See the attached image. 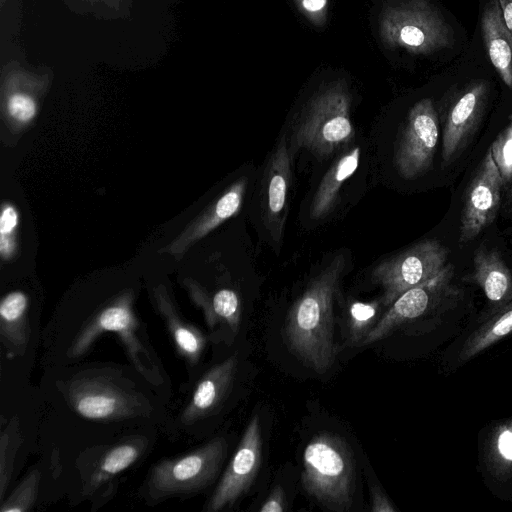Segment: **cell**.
I'll use <instances>...</instances> for the list:
<instances>
[{"label": "cell", "instance_id": "4", "mask_svg": "<svg viewBox=\"0 0 512 512\" xmlns=\"http://www.w3.org/2000/svg\"><path fill=\"white\" fill-rule=\"evenodd\" d=\"M350 108L351 97L343 83H331L318 91L292 130L291 156L306 149L315 157L326 159L347 147L355 137Z\"/></svg>", "mask_w": 512, "mask_h": 512}, {"label": "cell", "instance_id": "26", "mask_svg": "<svg viewBox=\"0 0 512 512\" xmlns=\"http://www.w3.org/2000/svg\"><path fill=\"white\" fill-rule=\"evenodd\" d=\"M385 307L380 299L352 301L346 309L345 345L364 346V342L382 317Z\"/></svg>", "mask_w": 512, "mask_h": 512}, {"label": "cell", "instance_id": "2", "mask_svg": "<svg viewBox=\"0 0 512 512\" xmlns=\"http://www.w3.org/2000/svg\"><path fill=\"white\" fill-rule=\"evenodd\" d=\"M135 292L125 290L99 306L72 331L64 341V360L83 356L103 333L112 332L119 337L135 369L151 385L165 383L159 359L153 352L144 328L133 309Z\"/></svg>", "mask_w": 512, "mask_h": 512}, {"label": "cell", "instance_id": "3", "mask_svg": "<svg viewBox=\"0 0 512 512\" xmlns=\"http://www.w3.org/2000/svg\"><path fill=\"white\" fill-rule=\"evenodd\" d=\"M301 483L328 510L349 511L355 490V459L348 442L328 431L315 434L303 452Z\"/></svg>", "mask_w": 512, "mask_h": 512}, {"label": "cell", "instance_id": "7", "mask_svg": "<svg viewBox=\"0 0 512 512\" xmlns=\"http://www.w3.org/2000/svg\"><path fill=\"white\" fill-rule=\"evenodd\" d=\"M227 450V440L216 437L187 454L159 461L146 478L145 499L154 504L201 492L215 481Z\"/></svg>", "mask_w": 512, "mask_h": 512}, {"label": "cell", "instance_id": "5", "mask_svg": "<svg viewBox=\"0 0 512 512\" xmlns=\"http://www.w3.org/2000/svg\"><path fill=\"white\" fill-rule=\"evenodd\" d=\"M67 402L91 420L115 421L150 416L153 405L136 384L109 369H86L65 384Z\"/></svg>", "mask_w": 512, "mask_h": 512}, {"label": "cell", "instance_id": "24", "mask_svg": "<svg viewBox=\"0 0 512 512\" xmlns=\"http://www.w3.org/2000/svg\"><path fill=\"white\" fill-rule=\"evenodd\" d=\"M28 306V296L20 290L7 293L0 302L1 341L13 355H23L29 343Z\"/></svg>", "mask_w": 512, "mask_h": 512}, {"label": "cell", "instance_id": "18", "mask_svg": "<svg viewBox=\"0 0 512 512\" xmlns=\"http://www.w3.org/2000/svg\"><path fill=\"white\" fill-rule=\"evenodd\" d=\"M152 298L176 351L190 368L196 367L206 348L207 337L199 328L184 319L165 285L155 286L152 289Z\"/></svg>", "mask_w": 512, "mask_h": 512}, {"label": "cell", "instance_id": "28", "mask_svg": "<svg viewBox=\"0 0 512 512\" xmlns=\"http://www.w3.org/2000/svg\"><path fill=\"white\" fill-rule=\"evenodd\" d=\"M21 442L18 419H11L2 431L0 438V498L4 500L5 491L10 483L14 458Z\"/></svg>", "mask_w": 512, "mask_h": 512}, {"label": "cell", "instance_id": "34", "mask_svg": "<svg viewBox=\"0 0 512 512\" xmlns=\"http://www.w3.org/2000/svg\"><path fill=\"white\" fill-rule=\"evenodd\" d=\"M371 511L373 512H395L397 507L389 497L377 486H371Z\"/></svg>", "mask_w": 512, "mask_h": 512}, {"label": "cell", "instance_id": "11", "mask_svg": "<svg viewBox=\"0 0 512 512\" xmlns=\"http://www.w3.org/2000/svg\"><path fill=\"white\" fill-rule=\"evenodd\" d=\"M489 83L474 79L452 89L442 108V158L450 163L466 147L483 117Z\"/></svg>", "mask_w": 512, "mask_h": 512}, {"label": "cell", "instance_id": "9", "mask_svg": "<svg viewBox=\"0 0 512 512\" xmlns=\"http://www.w3.org/2000/svg\"><path fill=\"white\" fill-rule=\"evenodd\" d=\"M449 254L440 241L425 239L379 262L371 278L382 288L384 307L387 309L405 291L439 273L447 264Z\"/></svg>", "mask_w": 512, "mask_h": 512}, {"label": "cell", "instance_id": "12", "mask_svg": "<svg viewBox=\"0 0 512 512\" xmlns=\"http://www.w3.org/2000/svg\"><path fill=\"white\" fill-rule=\"evenodd\" d=\"M262 433L258 415L248 422L240 443L204 510L217 512L233 506L251 487L262 462Z\"/></svg>", "mask_w": 512, "mask_h": 512}, {"label": "cell", "instance_id": "31", "mask_svg": "<svg viewBox=\"0 0 512 512\" xmlns=\"http://www.w3.org/2000/svg\"><path fill=\"white\" fill-rule=\"evenodd\" d=\"M19 226V212L16 206L4 201L1 206L0 215V237L17 238V229Z\"/></svg>", "mask_w": 512, "mask_h": 512}, {"label": "cell", "instance_id": "14", "mask_svg": "<svg viewBox=\"0 0 512 512\" xmlns=\"http://www.w3.org/2000/svg\"><path fill=\"white\" fill-rule=\"evenodd\" d=\"M291 159L284 135L270 154L262 176V222L272 241L277 245L281 243L288 214L292 183Z\"/></svg>", "mask_w": 512, "mask_h": 512}, {"label": "cell", "instance_id": "32", "mask_svg": "<svg viewBox=\"0 0 512 512\" xmlns=\"http://www.w3.org/2000/svg\"><path fill=\"white\" fill-rule=\"evenodd\" d=\"M301 13L314 25H322L326 20L328 0H295Z\"/></svg>", "mask_w": 512, "mask_h": 512}, {"label": "cell", "instance_id": "30", "mask_svg": "<svg viewBox=\"0 0 512 512\" xmlns=\"http://www.w3.org/2000/svg\"><path fill=\"white\" fill-rule=\"evenodd\" d=\"M490 150L505 183L512 181V114L505 128L497 135Z\"/></svg>", "mask_w": 512, "mask_h": 512}, {"label": "cell", "instance_id": "25", "mask_svg": "<svg viewBox=\"0 0 512 512\" xmlns=\"http://www.w3.org/2000/svg\"><path fill=\"white\" fill-rule=\"evenodd\" d=\"M512 333V300L503 308L481 318V323L462 344L457 361H470Z\"/></svg>", "mask_w": 512, "mask_h": 512}, {"label": "cell", "instance_id": "29", "mask_svg": "<svg viewBox=\"0 0 512 512\" xmlns=\"http://www.w3.org/2000/svg\"><path fill=\"white\" fill-rule=\"evenodd\" d=\"M40 472L35 469L28 473L12 493L1 502V512L29 511L37 497Z\"/></svg>", "mask_w": 512, "mask_h": 512}, {"label": "cell", "instance_id": "6", "mask_svg": "<svg viewBox=\"0 0 512 512\" xmlns=\"http://www.w3.org/2000/svg\"><path fill=\"white\" fill-rule=\"evenodd\" d=\"M379 34L386 47L412 54H432L454 43L453 29L429 0H397L386 5Z\"/></svg>", "mask_w": 512, "mask_h": 512}, {"label": "cell", "instance_id": "1", "mask_svg": "<svg viewBox=\"0 0 512 512\" xmlns=\"http://www.w3.org/2000/svg\"><path fill=\"white\" fill-rule=\"evenodd\" d=\"M345 267L344 256H335L309 281L285 318L286 346L318 374L327 372L335 362L334 304Z\"/></svg>", "mask_w": 512, "mask_h": 512}, {"label": "cell", "instance_id": "13", "mask_svg": "<svg viewBox=\"0 0 512 512\" xmlns=\"http://www.w3.org/2000/svg\"><path fill=\"white\" fill-rule=\"evenodd\" d=\"M503 185L489 147L466 190L460 220L461 245L474 240L493 223L499 211Z\"/></svg>", "mask_w": 512, "mask_h": 512}, {"label": "cell", "instance_id": "19", "mask_svg": "<svg viewBox=\"0 0 512 512\" xmlns=\"http://www.w3.org/2000/svg\"><path fill=\"white\" fill-rule=\"evenodd\" d=\"M468 280L482 289L489 303L482 317L498 311L512 300V271L496 249L476 250Z\"/></svg>", "mask_w": 512, "mask_h": 512}, {"label": "cell", "instance_id": "16", "mask_svg": "<svg viewBox=\"0 0 512 512\" xmlns=\"http://www.w3.org/2000/svg\"><path fill=\"white\" fill-rule=\"evenodd\" d=\"M238 364L239 355L234 353L201 376L180 414L182 425L192 426L220 410L231 391Z\"/></svg>", "mask_w": 512, "mask_h": 512}, {"label": "cell", "instance_id": "27", "mask_svg": "<svg viewBox=\"0 0 512 512\" xmlns=\"http://www.w3.org/2000/svg\"><path fill=\"white\" fill-rule=\"evenodd\" d=\"M38 109V102L33 94L23 90L9 92L3 104V115L8 130L13 134L25 130L36 118Z\"/></svg>", "mask_w": 512, "mask_h": 512}, {"label": "cell", "instance_id": "15", "mask_svg": "<svg viewBox=\"0 0 512 512\" xmlns=\"http://www.w3.org/2000/svg\"><path fill=\"white\" fill-rule=\"evenodd\" d=\"M247 177L243 176L227 187L201 214L191 221L161 253L180 260L184 254L199 240L220 226L223 222L236 215L241 206L247 189Z\"/></svg>", "mask_w": 512, "mask_h": 512}, {"label": "cell", "instance_id": "23", "mask_svg": "<svg viewBox=\"0 0 512 512\" xmlns=\"http://www.w3.org/2000/svg\"><path fill=\"white\" fill-rule=\"evenodd\" d=\"M480 459L493 480L512 481V417L490 425L481 445Z\"/></svg>", "mask_w": 512, "mask_h": 512}, {"label": "cell", "instance_id": "35", "mask_svg": "<svg viewBox=\"0 0 512 512\" xmlns=\"http://www.w3.org/2000/svg\"><path fill=\"white\" fill-rule=\"evenodd\" d=\"M502 17L507 29L512 34V0H498Z\"/></svg>", "mask_w": 512, "mask_h": 512}, {"label": "cell", "instance_id": "8", "mask_svg": "<svg viewBox=\"0 0 512 512\" xmlns=\"http://www.w3.org/2000/svg\"><path fill=\"white\" fill-rule=\"evenodd\" d=\"M453 277L454 266L447 263L435 276L401 294L384 311L364 345L383 340L455 304L460 290L453 284Z\"/></svg>", "mask_w": 512, "mask_h": 512}, {"label": "cell", "instance_id": "33", "mask_svg": "<svg viewBox=\"0 0 512 512\" xmlns=\"http://www.w3.org/2000/svg\"><path fill=\"white\" fill-rule=\"evenodd\" d=\"M287 497L281 485H276L260 508L261 512H284L287 510Z\"/></svg>", "mask_w": 512, "mask_h": 512}, {"label": "cell", "instance_id": "21", "mask_svg": "<svg viewBox=\"0 0 512 512\" xmlns=\"http://www.w3.org/2000/svg\"><path fill=\"white\" fill-rule=\"evenodd\" d=\"M361 150L359 146L345 149L330 165L312 197L309 207L311 220H321L334 209L343 184L356 171Z\"/></svg>", "mask_w": 512, "mask_h": 512}, {"label": "cell", "instance_id": "22", "mask_svg": "<svg viewBox=\"0 0 512 512\" xmlns=\"http://www.w3.org/2000/svg\"><path fill=\"white\" fill-rule=\"evenodd\" d=\"M147 447L142 436L128 437L107 449L88 474L84 482V494L91 496L108 481L130 467Z\"/></svg>", "mask_w": 512, "mask_h": 512}, {"label": "cell", "instance_id": "10", "mask_svg": "<svg viewBox=\"0 0 512 512\" xmlns=\"http://www.w3.org/2000/svg\"><path fill=\"white\" fill-rule=\"evenodd\" d=\"M439 135L433 101L421 99L409 110L395 142L393 164L402 178L414 179L430 170Z\"/></svg>", "mask_w": 512, "mask_h": 512}, {"label": "cell", "instance_id": "17", "mask_svg": "<svg viewBox=\"0 0 512 512\" xmlns=\"http://www.w3.org/2000/svg\"><path fill=\"white\" fill-rule=\"evenodd\" d=\"M184 284L193 303L201 309L211 334L227 343L233 341L241 323L242 305L239 294L229 288L209 293L191 279H186Z\"/></svg>", "mask_w": 512, "mask_h": 512}, {"label": "cell", "instance_id": "20", "mask_svg": "<svg viewBox=\"0 0 512 512\" xmlns=\"http://www.w3.org/2000/svg\"><path fill=\"white\" fill-rule=\"evenodd\" d=\"M481 33L488 57L504 84L512 89V34L498 0H489L481 16Z\"/></svg>", "mask_w": 512, "mask_h": 512}]
</instances>
